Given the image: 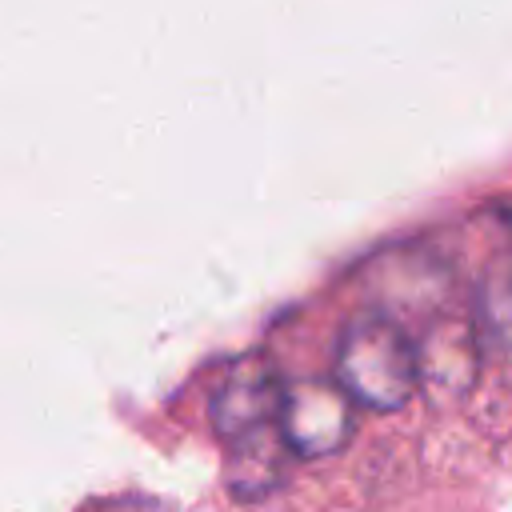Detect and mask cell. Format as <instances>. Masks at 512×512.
Returning a JSON list of instances; mask_svg holds the SVG:
<instances>
[{
    "mask_svg": "<svg viewBox=\"0 0 512 512\" xmlns=\"http://www.w3.org/2000/svg\"><path fill=\"white\" fill-rule=\"evenodd\" d=\"M420 380V356L404 328L388 316L356 320L336 352V384L368 408H400Z\"/></svg>",
    "mask_w": 512,
    "mask_h": 512,
    "instance_id": "1",
    "label": "cell"
},
{
    "mask_svg": "<svg viewBox=\"0 0 512 512\" xmlns=\"http://www.w3.org/2000/svg\"><path fill=\"white\" fill-rule=\"evenodd\" d=\"M280 432L296 456L336 452L352 432V396L332 380H300L284 388Z\"/></svg>",
    "mask_w": 512,
    "mask_h": 512,
    "instance_id": "2",
    "label": "cell"
},
{
    "mask_svg": "<svg viewBox=\"0 0 512 512\" xmlns=\"http://www.w3.org/2000/svg\"><path fill=\"white\" fill-rule=\"evenodd\" d=\"M280 400H284V388H280L276 372L268 368V360L244 356L216 384L212 424H216V432L224 440H240V436H248L256 428L276 424L280 420Z\"/></svg>",
    "mask_w": 512,
    "mask_h": 512,
    "instance_id": "3",
    "label": "cell"
},
{
    "mask_svg": "<svg viewBox=\"0 0 512 512\" xmlns=\"http://www.w3.org/2000/svg\"><path fill=\"white\" fill-rule=\"evenodd\" d=\"M232 444V460H228V480L240 496H260L268 492L280 476H284V464H288V440L280 432V420L268 424V428H256L240 440H228Z\"/></svg>",
    "mask_w": 512,
    "mask_h": 512,
    "instance_id": "4",
    "label": "cell"
},
{
    "mask_svg": "<svg viewBox=\"0 0 512 512\" xmlns=\"http://www.w3.org/2000/svg\"><path fill=\"white\" fill-rule=\"evenodd\" d=\"M476 324L492 348L512 352V252H500L484 268L476 296Z\"/></svg>",
    "mask_w": 512,
    "mask_h": 512,
    "instance_id": "5",
    "label": "cell"
},
{
    "mask_svg": "<svg viewBox=\"0 0 512 512\" xmlns=\"http://www.w3.org/2000/svg\"><path fill=\"white\" fill-rule=\"evenodd\" d=\"M96 512H172V508L160 504V500H152V496H120V500L100 504Z\"/></svg>",
    "mask_w": 512,
    "mask_h": 512,
    "instance_id": "6",
    "label": "cell"
}]
</instances>
